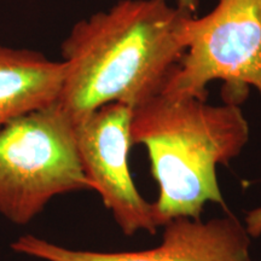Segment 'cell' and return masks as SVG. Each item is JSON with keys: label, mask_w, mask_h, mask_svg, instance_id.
<instances>
[{"label": "cell", "mask_w": 261, "mask_h": 261, "mask_svg": "<svg viewBox=\"0 0 261 261\" xmlns=\"http://www.w3.org/2000/svg\"><path fill=\"white\" fill-rule=\"evenodd\" d=\"M192 16L167 0H120L76 22L61 46L57 103L77 127L107 104L135 108L161 93L187 51Z\"/></svg>", "instance_id": "cell-1"}, {"label": "cell", "mask_w": 261, "mask_h": 261, "mask_svg": "<svg viewBox=\"0 0 261 261\" xmlns=\"http://www.w3.org/2000/svg\"><path fill=\"white\" fill-rule=\"evenodd\" d=\"M132 109L130 142L148 150L162 226L175 218L200 219L207 202L225 207L217 167L237 158L249 139L241 107L159 93Z\"/></svg>", "instance_id": "cell-2"}, {"label": "cell", "mask_w": 261, "mask_h": 261, "mask_svg": "<svg viewBox=\"0 0 261 261\" xmlns=\"http://www.w3.org/2000/svg\"><path fill=\"white\" fill-rule=\"evenodd\" d=\"M91 189L76 125L57 102L0 128V213L24 225L55 196Z\"/></svg>", "instance_id": "cell-3"}, {"label": "cell", "mask_w": 261, "mask_h": 261, "mask_svg": "<svg viewBox=\"0 0 261 261\" xmlns=\"http://www.w3.org/2000/svg\"><path fill=\"white\" fill-rule=\"evenodd\" d=\"M187 40L161 93L207 99L208 84L220 80L225 103L240 106L250 89L261 97V0H219L203 17L192 16Z\"/></svg>", "instance_id": "cell-4"}, {"label": "cell", "mask_w": 261, "mask_h": 261, "mask_svg": "<svg viewBox=\"0 0 261 261\" xmlns=\"http://www.w3.org/2000/svg\"><path fill=\"white\" fill-rule=\"evenodd\" d=\"M132 110L121 103L100 107L76 127L77 149L91 189L99 192L123 233H155L162 226L155 204L140 196L129 172Z\"/></svg>", "instance_id": "cell-5"}, {"label": "cell", "mask_w": 261, "mask_h": 261, "mask_svg": "<svg viewBox=\"0 0 261 261\" xmlns=\"http://www.w3.org/2000/svg\"><path fill=\"white\" fill-rule=\"evenodd\" d=\"M249 233L233 215L202 221L175 218L165 225L162 243L143 252L74 250L33 234L19 237L12 250L45 261H250Z\"/></svg>", "instance_id": "cell-6"}, {"label": "cell", "mask_w": 261, "mask_h": 261, "mask_svg": "<svg viewBox=\"0 0 261 261\" xmlns=\"http://www.w3.org/2000/svg\"><path fill=\"white\" fill-rule=\"evenodd\" d=\"M67 65L41 52L0 45V128L18 117L55 104Z\"/></svg>", "instance_id": "cell-7"}, {"label": "cell", "mask_w": 261, "mask_h": 261, "mask_svg": "<svg viewBox=\"0 0 261 261\" xmlns=\"http://www.w3.org/2000/svg\"><path fill=\"white\" fill-rule=\"evenodd\" d=\"M179 8L188 10V11L195 14L196 9H197V0H178Z\"/></svg>", "instance_id": "cell-8"}]
</instances>
